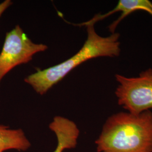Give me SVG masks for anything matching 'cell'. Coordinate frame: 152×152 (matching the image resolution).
<instances>
[{
    "label": "cell",
    "instance_id": "1",
    "mask_svg": "<svg viewBox=\"0 0 152 152\" xmlns=\"http://www.w3.org/2000/svg\"><path fill=\"white\" fill-rule=\"evenodd\" d=\"M97 152H152V112L109 116L95 141Z\"/></svg>",
    "mask_w": 152,
    "mask_h": 152
},
{
    "label": "cell",
    "instance_id": "2",
    "mask_svg": "<svg viewBox=\"0 0 152 152\" xmlns=\"http://www.w3.org/2000/svg\"><path fill=\"white\" fill-rule=\"evenodd\" d=\"M87 38L81 49L68 59L44 69H38L24 78V82L43 95L70 72L88 60L99 57L117 58L121 53L119 33L102 37L96 32L94 25L86 27Z\"/></svg>",
    "mask_w": 152,
    "mask_h": 152
},
{
    "label": "cell",
    "instance_id": "3",
    "mask_svg": "<svg viewBox=\"0 0 152 152\" xmlns=\"http://www.w3.org/2000/svg\"><path fill=\"white\" fill-rule=\"evenodd\" d=\"M118 86L115 91L118 105L132 114L152 109V68L142 71L137 77L115 75Z\"/></svg>",
    "mask_w": 152,
    "mask_h": 152
},
{
    "label": "cell",
    "instance_id": "4",
    "mask_svg": "<svg viewBox=\"0 0 152 152\" xmlns=\"http://www.w3.org/2000/svg\"><path fill=\"white\" fill-rule=\"evenodd\" d=\"M48 49L47 45L33 42L19 25L6 34L0 53V84L13 68L32 60L34 55Z\"/></svg>",
    "mask_w": 152,
    "mask_h": 152
},
{
    "label": "cell",
    "instance_id": "5",
    "mask_svg": "<svg viewBox=\"0 0 152 152\" xmlns=\"http://www.w3.org/2000/svg\"><path fill=\"white\" fill-rule=\"evenodd\" d=\"M145 11L152 16V2L149 0H120L114 8L105 14H98L92 19L86 22L75 24L79 27H86L94 25L116 12H121L120 16L108 27L109 31L111 33L115 32V29L124 19L135 11Z\"/></svg>",
    "mask_w": 152,
    "mask_h": 152
},
{
    "label": "cell",
    "instance_id": "6",
    "mask_svg": "<svg viewBox=\"0 0 152 152\" xmlns=\"http://www.w3.org/2000/svg\"><path fill=\"white\" fill-rule=\"evenodd\" d=\"M31 146V142L22 129H11L0 125V149L26 151Z\"/></svg>",
    "mask_w": 152,
    "mask_h": 152
},
{
    "label": "cell",
    "instance_id": "7",
    "mask_svg": "<svg viewBox=\"0 0 152 152\" xmlns=\"http://www.w3.org/2000/svg\"><path fill=\"white\" fill-rule=\"evenodd\" d=\"M12 1L10 0H5L0 4V17L4 12L12 5Z\"/></svg>",
    "mask_w": 152,
    "mask_h": 152
},
{
    "label": "cell",
    "instance_id": "8",
    "mask_svg": "<svg viewBox=\"0 0 152 152\" xmlns=\"http://www.w3.org/2000/svg\"><path fill=\"white\" fill-rule=\"evenodd\" d=\"M4 151H3V150H2V149H0V152H4Z\"/></svg>",
    "mask_w": 152,
    "mask_h": 152
}]
</instances>
